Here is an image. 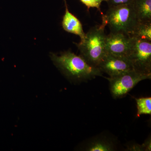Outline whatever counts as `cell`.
<instances>
[{
    "label": "cell",
    "mask_w": 151,
    "mask_h": 151,
    "mask_svg": "<svg viewBox=\"0 0 151 151\" xmlns=\"http://www.w3.org/2000/svg\"><path fill=\"white\" fill-rule=\"evenodd\" d=\"M54 65L70 82L79 84L103 76V73L97 67L89 65L80 55L70 50L60 52L59 55L51 53Z\"/></svg>",
    "instance_id": "obj_1"
},
{
    "label": "cell",
    "mask_w": 151,
    "mask_h": 151,
    "mask_svg": "<svg viewBox=\"0 0 151 151\" xmlns=\"http://www.w3.org/2000/svg\"><path fill=\"white\" fill-rule=\"evenodd\" d=\"M106 24L102 22L100 25L91 28L79 43H75L80 51V55L89 65L98 68L107 54L105 50V28Z\"/></svg>",
    "instance_id": "obj_2"
},
{
    "label": "cell",
    "mask_w": 151,
    "mask_h": 151,
    "mask_svg": "<svg viewBox=\"0 0 151 151\" xmlns=\"http://www.w3.org/2000/svg\"><path fill=\"white\" fill-rule=\"evenodd\" d=\"M102 22L108 26L110 32L123 33L133 36L139 22L132 4L108 8L102 14Z\"/></svg>",
    "instance_id": "obj_3"
},
{
    "label": "cell",
    "mask_w": 151,
    "mask_h": 151,
    "mask_svg": "<svg viewBox=\"0 0 151 151\" xmlns=\"http://www.w3.org/2000/svg\"><path fill=\"white\" fill-rule=\"evenodd\" d=\"M109 82L110 92L114 99L126 96L139 82L150 79L151 73H146L135 70L113 77H105Z\"/></svg>",
    "instance_id": "obj_4"
},
{
    "label": "cell",
    "mask_w": 151,
    "mask_h": 151,
    "mask_svg": "<svg viewBox=\"0 0 151 151\" xmlns=\"http://www.w3.org/2000/svg\"><path fill=\"white\" fill-rule=\"evenodd\" d=\"M128 58L135 70L142 73H151V41L135 37Z\"/></svg>",
    "instance_id": "obj_5"
},
{
    "label": "cell",
    "mask_w": 151,
    "mask_h": 151,
    "mask_svg": "<svg viewBox=\"0 0 151 151\" xmlns=\"http://www.w3.org/2000/svg\"><path fill=\"white\" fill-rule=\"evenodd\" d=\"M134 40V37L123 33L110 32L105 37L106 52L128 58Z\"/></svg>",
    "instance_id": "obj_6"
},
{
    "label": "cell",
    "mask_w": 151,
    "mask_h": 151,
    "mask_svg": "<svg viewBox=\"0 0 151 151\" xmlns=\"http://www.w3.org/2000/svg\"><path fill=\"white\" fill-rule=\"evenodd\" d=\"M98 68L110 77H114L134 70L132 63L127 57L106 54Z\"/></svg>",
    "instance_id": "obj_7"
},
{
    "label": "cell",
    "mask_w": 151,
    "mask_h": 151,
    "mask_svg": "<svg viewBox=\"0 0 151 151\" xmlns=\"http://www.w3.org/2000/svg\"><path fill=\"white\" fill-rule=\"evenodd\" d=\"M116 140L112 137L99 135L84 143L83 150L87 151H113L117 149Z\"/></svg>",
    "instance_id": "obj_8"
},
{
    "label": "cell",
    "mask_w": 151,
    "mask_h": 151,
    "mask_svg": "<svg viewBox=\"0 0 151 151\" xmlns=\"http://www.w3.org/2000/svg\"><path fill=\"white\" fill-rule=\"evenodd\" d=\"M65 2V12L63 17L62 26L63 29L70 33L78 36L81 41L85 38L86 34L84 33L81 22L74 15L70 12L68 8L66 0Z\"/></svg>",
    "instance_id": "obj_9"
},
{
    "label": "cell",
    "mask_w": 151,
    "mask_h": 151,
    "mask_svg": "<svg viewBox=\"0 0 151 151\" xmlns=\"http://www.w3.org/2000/svg\"><path fill=\"white\" fill-rule=\"evenodd\" d=\"M139 23H151V0H134L132 3Z\"/></svg>",
    "instance_id": "obj_10"
},
{
    "label": "cell",
    "mask_w": 151,
    "mask_h": 151,
    "mask_svg": "<svg viewBox=\"0 0 151 151\" xmlns=\"http://www.w3.org/2000/svg\"><path fill=\"white\" fill-rule=\"evenodd\" d=\"M133 37L140 40L151 41V23H139Z\"/></svg>",
    "instance_id": "obj_11"
},
{
    "label": "cell",
    "mask_w": 151,
    "mask_h": 151,
    "mask_svg": "<svg viewBox=\"0 0 151 151\" xmlns=\"http://www.w3.org/2000/svg\"><path fill=\"white\" fill-rule=\"evenodd\" d=\"M137 103V116L140 117L141 115L151 114V97H140L135 98Z\"/></svg>",
    "instance_id": "obj_12"
},
{
    "label": "cell",
    "mask_w": 151,
    "mask_h": 151,
    "mask_svg": "<svg viewBox=\"0 0 151 151\" xmlns=\"http://www.w3.org/2000/svg\"><path fill=\"white\" fill-rule=\"evenodd\" d=\"M80 1L86 6L88 10L91 8H96L102 14L100 11V6L103 1H105V0H80Z\"/></svg>",
    "instance_id": "obj_13"
},
{
    "label": "cell",
    "mask_w": 151,
    "mask_h": 151,
    "mask_svg": "<svg viewBox=\"0 0 151 151\" xmlns=\"http://www.w3.org/2000/svg\"><path fill=\"white\" fill-rule=\"evenodd\" d=\"M134 1V0H105L108 4V8L132 4Z\"/></svg>",
    "instance_id": "obj_14"
},
{
    "label": "cell",
    "mask_w": 151,
    "mask_h": 151,
    "mask_svg": "<svg viewBox=\"0 0 151 151\" xmlns=\"http://www.w3.org/2000/svg\"><path fill=\"white\" fill-rule=\"evenodd\" d=\"M144 151H150L151 150V142L150 137L146 140L143 144H142Z\"/></svg>",
    "instance_id": "obj_15"
}]
</instances>
